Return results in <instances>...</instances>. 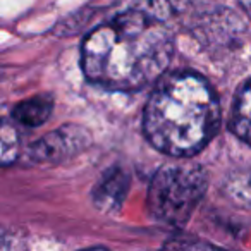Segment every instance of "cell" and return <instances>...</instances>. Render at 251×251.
<instances>
[{
	"instance_id": "8992f818",
	"label": "cell",
	"mask_w": 251,
	"mask_h": 251,
	"mask_svg": "<svg viewBox=\"0 0 251 251\" xmlns=\"http://www.w3.org/2000/svg\"><path fill=\"white\" fill-rule=\"evenodd\" d=\"M230 131L251 147V77L237 90L230 114Z\"/></svg>"
},
{
	"instance_id": "30bf717a",
	"label": "cell",
	"mask_w": 251,
	"mask_h": 251,
	"mask_svg": "<svg viewBox=\"0 0 251 251\" xmlns=\"http://www.w3.org/2000/svg\"><path fill=\"white\" fill-rule=\"evenodd\" d=\"M164 246L165 248H212V244L201 243V241H198V243H195V241L182 243V241H179V239H172V241H169V243H165Z\"/></svg>"
},
{
	"instance_id": "3957f363",
	"label": "cell",
	"mask_w": 251,
	"mask_h": 251,
	"mask_svg": "<svg viewBox=\"0 0 251 251\" xmlns=\"http://www.w3.org/2000/svg\"><path fill=\"white\" fill-rule=\"evenodd\" d=\"M208 188V177L200 165H165L155 172L148 188V208L164 224L188 222Z\"/></svg>"
},
{
	"instance_id": "5b68a950",
	"label": "cell",
	"mask_w": 251,
	"mask_h": 251,
	"mask_svg": "<svg viewBox=\"0 0 251 251\" xmlns=\"http://www.w3.org/2000/svg\"><path fill=\"white\" fill-rule=\"evenodd\" d=\"M129 188V176L124 169L114 167L100 179L93 189V203L101 212H115L124 201Z\"/></svg>"
},
{
	"instance_id": "6da1fadb",
	"label": "cell",
	"mask_w": 251,
	"mask_h": 251,
	"mask_svg": "<svg viewBox=\"0 0 251 251\" xmlns=\"http://www.w3.org/2000/svg\"><path fill=\"white\" fill-rule=\"evenodd\" d=\"M174 40L164 21L134 9L114 16L86 35L81 69L88 81L110 91H136L164 76Z\"/></svg>"
},
{
	"instance_id": "7a4b0ae2",
	"label": "cell",
	"mask_w": 251,
	"mask_h": 251,
	"mask_svg": "<svg viewBox=\"0 0 251 251\" xmlns=\"http://www.w3.org/2000/svg\"><path fill=\"white\" fill-rule=\"evenodd\" d=\"M220 127V103L205 77L177 71L157 81L143 112L148 143L171 157H191Z\"/></svg>"
},
{
	"instance_id": "8fae6325",
	"label": "cell",
	"mask_w": 251,
	"mask_h": 251,
	"mask_svg": "<svg viewBox=\"0 0 251 251\" xmlns=\"http://www.w3.org/2000/svg\"><path fill=\"white\" fill-rule=\"evenodd\" d=\"M239 2H241V5H243L244 11L251 16V0H239Z\"/></svg>"
},
{
	"instance_id": "277c9868",
	"label": "cell",
	"mask_w": 251,
	"mask_h": 251,
	"mask_svg": "<svg viewBox=\"0 0 251 251\" xmlns=\"http://www.w3.org/2000/svg\"><path fill=\"white\" fill-rule=\"evenodd\" d=\"M91 143L90 133L81 126H62L40 138L26 151L29 164H59L84 150Z\"/></svg>"
},
{
	"instance_id": "52a82bcc",
	"label": "cell",
	"mask_w": 251,
	"mask_h": 251,
	"mask_svg": "<svg viewBox=\"0 0 251 251\" xmlns=\"http://www.w3.org/2000/svg\"><path fill=\"white\" fill-rule=\"evenodd\" d=\"M53 108V98L50 95H36L23 100L12 108V119L26 127H38L50 117Z\"/></svg>"
},
{
	"instance_id": "9c48e42d",
	"label": "cell",
	"mask_w": 251,
	"mask_h": 251,
	"mask_svg": "<svg viewBox=\"0 0 251 251\" xmlns=\"http://www.w3.org/2000/svg\"><path fill=\"white\" fill-rule=\"evenodd\" d=\"M0 155H2V165H9L18 158L19 155V136L14 126L7 121L2 124V134H0Z\"/></svg>"
},
{
	"instance_id": "ba28073f",
	"label": "cell",
	"mask_w": 251,
	"mask_h": 251,
	"mask_svg": "<svg viewBox=\"0 0 251 251\" xmlns=\"http://www.w3.org/2000/svg\"><path fill=\"white\" fill-rule=\"evenodd\" d=\"M126 9H134L158 21H165L179 11L182 0H124Z\"/></svg>"
}]
</instances>
